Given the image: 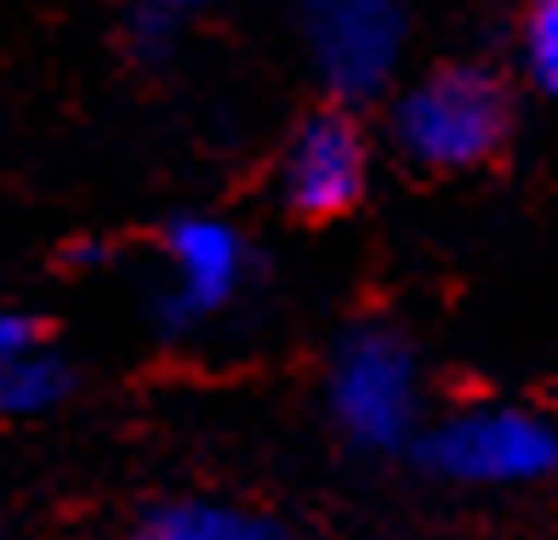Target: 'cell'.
<instances>
[{"instance_id": "52a82bcc", "label": "cell", "mask_w": 558, "mask_h": 540, "mask_svg": "<svg viewBox=\"0 0 558 540\" xmlns=\"http://www.w3.org/2000/svg\"><path fill=\"white\" fill-rule=\"evenodd\" d=\"M143 540H286V535L268 518H257V512L217 506V501H183V506L155 512Z\"/></svg>"}, {"instance_id": "ba28073f", "label": "cell", "mask_w": 558, "mask_h": 540, "mask_svg": "<svg viewBox=\"0 0 558 540\" xmlns=\"http://www.w3.org/2000/svg\"><path fill=\"white\" fill-rule=\"evenodd\" d=\"M69 393V370L46 353H17L0 365V416H40Z\"/></svg>"}, {"instance_id": "5b68a950", "label": "cell", "mask_w": 558, "mask_h": 540, "mask_svg": "<svg viewBox=\"0 0 558 540\" xmlns=\"http://www.w3.org/2000/svg\"><path fill=\"white\" fill-rule=\"evenodd\" d=\"M365 188V143L342 114H319L302 125L286 160V194L308 217H337L348 211Z\"/></svg>"}, {"instance_id": "277c9868", "label": "cell", "mask_w": 558, "mask_h": 540, "mask_svg": "<svg viewBox=\"0 0 558 540\" xmlns=\"http://www.w3.org/2000/svg\"><path fill=\"white\" fill-rule=\"evenodd\" d=\"M319 74L348 97L376 91L399 63L404 23L393 0H302Z\"/></svg>"}, {"instance_id": "3957f363", "label": "cell", "mask_w": 558, "mask_h": 540, "mask_svg": "<svg viewBox=\"0 0 558 540\" xmlns=\"http://www.w3.org/2000/svg\"><path fill=\"white\" fill-rule=\"evenodd\" d=\"M427 461L462 483H530L558 467V432L530 409H462L434 432Z\"/></svg>"}, {"instance_id": "8fae6325", "label": "cell", "mask_w": 558, "mask_h": 540, "mask_svg": "<svg viewBox=\"0 0 558 540\" xmlns=\"http://www.w3.org/2000/svg\"><path fill=\"white\" fill-rule=\"evenodd\" d=\"M166 7H189V0H166Z\"/></svg>"}, {"instance_id": "30bf717a", "label": "cell", "mask_w": 558, "mask_h": 540, "mask_svg": "<svg viewBox=\"0 0 558 540\" xmlns=\"http://www.w3.org/2000/svg\"><path fill=\"white\" fill-rule=\"evenodd\" d=\"M29 347H35V330H29V319L0 314V365H7V358H17V353H29Z\"/></svg>"}, {"instance_id": "6da1fadb", "label": "cell", "mask_w": 558, "mask_h": 540, "mask_svg": "<svg viewBox=\"0 0 558 540\" xmlns=\"http://www.w3.org/2000/svg\"><path fill=\"white\" fill-rule=\"evenodd\" d=\"M501 132H507V102L490 74L478 69H445L399 102V143L422 165L445 171L478 165L485 154H496Z\"/></svg>"}, {"instance_id": "8992f818", "label": "cell", "mask_w": 558, "mask_h": 540, "mask_svg": "<svg viewBox=\"0 0 558 540\" xmlns=\"http://www.w3.org/2000/svg\"><path fill=\"white\" fill-rule=\"evenodd\" d=\"M240 240L234 228H222L211 217H189L171 228V273H177V314H206L222 307L240 285Z\"/></svg>"}, {"instance_id": "7a4b0ae2", "label": "cell", "mask_w": 558, "mask_h": 540, "mask_svg": "<svg viewBox=\"0 0 558 540\" xmlns=\"http://www.w3.org/2000/svg\"><path fill=\"white\" fill-rule=\"evenodd\" d=\"M337 421L371 450H393L416 421V358L393 330L348 336L331 370Z\"/></svg>"}, {"instance_id": "9c48e42d", "label": "cell", "mask_w": 558, "mask_h": 540, "mask_svg": "<svg viewBox=\"0 0 558 540\" xmlns=\"http://www.w3.org/2000/svg\"><path fill=\"white\" fill-rule=\"evenodd\" d=\"M530 74L558 97V12L542 7V17L530 23Z\"/></svg>"}, {"instance_id": "7c38bea8", "label": "cell", "mask_w": 558, "mask_h": 540, "mask_svg": "<svg viewBox=\"0 0 558 540\" xmlns=\"http://www.w3.org/2000/svg\"><path fill=\"white\" fill-rule=\"evenodd\" d=\"M547 7H553V12H558V0H547Z\"/></svg>"}]
</instances>
